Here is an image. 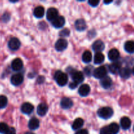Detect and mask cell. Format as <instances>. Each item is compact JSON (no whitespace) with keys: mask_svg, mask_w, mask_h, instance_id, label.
Wrapping results in <instances>:
<instances>
[{"mask_svg":"<svg viewBox=\"0 0 134 134\" xmlns=\"http://www.w3.org/2000/svg\"><path fill=\"white\" fill-rule=\"evenodd\" d=\"M54 79L58 85L60 86H65L68 81V77L66 73H63L60 71H58L56 72Z\"/></svg>","mask_w":134,"mask_h":134,"instance_id":"cell-1","label":"cell"},{"mask_svg":"<svg viewBox=\"0 0 134 134\" xmlns=\"http://www.w3.org/2000/svg\"><path fill=\"white\" fill-rule=\"evenodd\" d=\"M98 115L103 119H109L113 115V110L109 107H102L98 110Z\"/></svg>","mask_w":134,"mask_h":134,"instance_id":"cell-2","label":"cell"},{"mask_svg":"<svg viewBox=\"0 0 134 134\" xmlns=\"http://www.w3.org/2000/svg\"><path fill=\"white\" fill-rule=\"evenodd\" d=\"M70 74L71 76V78L73 79V81L74 83L77 84L78 85L79 84H81L83 82L84 75L81 71L73 70V69Z\"/></svg>","mask_w":134,"mask_h":134,"instance_id":"cell-3","label":"cell"},{"mask_svg":"<svg viewBox=\"0 0 134 134\" xmlns=\"http://www.w3.org/2000/svg\"><path fill=\"white\" fill-rule=\"evenodd\" d=\"M107 70L105 66H100L98 67V68L95 69L93 71V76L95 78L99 79H102V78L107 76Z\"/></svg>","mask_w":134,"mask_h":134,"instance_id":"cell-4","label":"cell"},{"mask_svg":"<svg viewBox=\"0 0 134 134\" xmlns=\"http://www.w3.org/2000/svg\"><path fill=\"white\" fill-rule=\"evenodd\" d=\"M68 43L65 39H59L58 40L56 41V44H55V48L57 51L58 52H62V51H64L65 49H66V48L68 47Z\"/></svg>","mask_w":134,"mask_h":134,"instance_id":"cell-5","label":"cell"},{"mask_svg":"<svg viewBox=\"0 0 134 134\" xmlns=\"http://www.w3.org/2000/svg\"><path fill=\"white\" fill-rule=\"evenodd\" d=\"M52 25L55 28H61L65 25V18L62 16H58L51 22Z\"/></svg>","mask_w":134,"mask_h":134,"instance_id":"cell-6","label":"cell"},{"mask_svg":"<svg viewBox=\"0 0 134 134\" xmlns=\"http://www.w3.org/2000/svg\"><path fill=\"white\" fill-rule=\"evenodd\" d=\"M20 41L16 37H13L8 42V47L12 51H16L20 47Z\"/></svg>","mask_w":134,"mask_h":134,"instance_id":"cell-7","label":"cell"},{"mask_svg":"<svg viewBox=\"0 0 134 134\" xmlns=\"http://www.w3.org/2000/svg\"><path fill=\"white\" fill-rule=\"evenodd\" d=\"M24 76L21 73H16L13 75L10 79V82L14 86H19L23 82Z\"/></svg>","mask_w":134,"mask_h":134,"instance_id":"cell-8","label":"cell"},{"mask_svg":"<svg viewBox=\"0 0 134 134\" xmlns=\"http://www.w3.org/2000/svg\"><path fill=\"white\" fill-rule=\"evenodd\" d=\"M57 16H58V11L57 9L53 7L48 9L47 12V18L48 20L52 22Z\"/></svg>","mask_w":134,"mask_h":134,"instance_id":"cell-9","label":"cell"},{"mask_svg":"<svg viewBox=\"0 0 134 134\" xmlns=\"http://www.w3.org/2000/svg\"><path fill=\"white\" fill-rule=\"evenodd\" d=\"M23 62L20 58H16L11 63V68L12 69L16 71L21 70L23 68Z\"/></svg>","mask_w":134,"mask_h":134,"instance_id":"cell-10","label":"cell"},{"mask_svg":"<svg viewBox=\"0 0 134 134\" xmlns=\"http://www.w3.org/2000/svg\"><path fill=\"white\" fill-rule=\"evenodd\" d=\"M105 48V44L102 40H97L93 43L92 49L96 52H101Z\"/></svg>","mask_w":134,"mask_h":134,"instance_id":"cell-11","label":"cell"},{"mask_svg":"<svg viewBox=\"0 0 134 134\" xmlns=\"http://www.w3.org/2000/svg\"><path fill=\"white\" fill-rule=\"evenodd\" d=\"M90 92V87L88 85L84 84L82 85L79 88V94L81 96H87Z\"/></svg>","mask_w":134,"mask_h":134,"instance_id":"cell-12","label":"cell"},{"mask_svg":"<svg viewBox=\"0 0 134 134\" xmlns=\"http://www.w3.org/2000/svg\"><path fill=\"white\" fill-rule=\"evenodd\" d=\"M34 109V107L33 105L30 103H24L21 106V111L24 114L26 115H30L33 112Z\"/></svg>","mask_w":134,"mask_h":134,"instance_id":"cell-13","label":"cell"},{"mask_svg":"<svg viewBox=\"0 0 134 134\" xmlns=\"http://www.w3.org/2000/svg\"><path fill=\"white\" fill-rule=\"evenodd\" d=\"M121 63L119 62H114L113 63L111 64L109 67V71L113 74H116L119 73V71L121 69Z\"/></svg>","mask_w":134,"mask_h":134,"instance_id":"cell-14","label":"cell"},{"mask_svg":"<svg viewBox=\"0 0 134 134\" xmlns=\"http://www.w3.org/2000/svg\"><path fill=\"white\" fill-rule=\"evenodd\" d=\"M120 57V52L116 48H113L110 50L108 53V58L111 61L115 62Z\"/></svg>","mask_w":134,"mask_h":134,"instance_id":"cell-15","label":"cell"},{"mask_svg":"<svg viewBox=\"0 0 134 134\" xmlns=\"http://www.w3.org/2000/svg\"><path fill=\"white\" fill-rule=\"evenodd\" d=\"M73 102L69 98H63L61 99V102H60V105L64 109H70L73 106Z\"/></svg>","mask_w":134,"mask_h":134,"instance_id":"cell-16","label":"cell"},{"mask_svg":"<svg viewBox=\"0 0 134 134\" xmlns=\"http://www.w3.org/2000/svg\"><path fill=\"white\" fill-rule=\"evenodd\" d=\"M48 107L47 106V104L45 103H40L39 105L37 106V113L38 115L41 116H43L47 113L48 112Z\"/></svg>","mask_w":134,"mask_h":134,"instance_id":"cell-17","label":"cell"},{"mask_svg":"<svg viewBox=\"0 0 134 134\" xmlns=\"http://www.w3.org/2000/svg\"><path fill=\"white\" fill-rule=\"evenodd\" d=\"M112 80L108 76H105V77L102 78L100 81L101 86L105 89H109L112 86Z\"/></svg>","mask_w":134,"mask_h":134,"instance_id":"cell-18","label":"cell"},{"mask_svg":"<svg viewBox=\"0 0 134 134\" xmlns=\"http://www.w3.org/2000/svg\"><path fill=\"white\" fill-rule=\"evenodd\" d=\"M75 28L77 31H82L86 29V24L83 19H78L75 23Z\"/></svg>","mask_w":134,"mask_h":134,"instance_id":"cell-19","label":"cell"},{"mask_svg":"<svg viewBox=\"0 0 134 134\" xmlns=\"http://www.w3.org/2000/svg\"><path fill=\"white\" fill-rule=\"evenodd\" d=\"M119 75L122 78L124 79H127L129 78L132 74V71L129 68H122L119 72Z\"/></svg>","mask_w":134,"mask_h":134,"instance_id":"cell-20","label":"cell"},{"mask_svg":"<svg viewBox=\"0 0 134 134\" xmlns=\"http://www.w3.org/2000/svg\"><path fill=\"white\" fill-rule=\"evenodd\" d=\"M39 125H40L39 120L36 118H32L30 119L28 122V128L31 130H35L38 129Z\"/></svg>","mask_w":134,"mask_h":134,"instance_id":"cell-21","label":"cell"},{"mask_svg":"<svg viewBox=\"0 0 134 134\" xmlns=\"http://www.w3.org/2000/svg\"><path fill=\"white\" fill-rule=\"evenodd\" d=\"M131 120L127 116H124L120 120V126L123 130H128L131 126Z\"/></svg>","mask_w":134,"mask_h":134,"instance_id":"cell-22","label":"cell"},{"mask_svg":"<svg viewBox=\"0 0 134 134\" xmlns=\"http://www.w3.org/2000/svg\"><path fill=\"white\" fill-rule=\"evenodd\" d=\"M34 14L36 18H41L44 15V9L42 6H38L34 9Z\"/></svg>","mask_w":134,"mask_h":134,"instance_id":"cell-23","label":"cell"},{"mask_svg":"<svg viewBox=\"0 0 134 134\" xmlns=\"http://www.w3.org/2000/svg\"><path fill=\"white\" fill-rule=\"evenodd\" d=\"M105 56L102 52H96L94 55V62L95 64H101L104 62Z\"/></svg>","mask_w":134,"mask_h":134,"instance_id":"cell-24","label":"cell"},{"mask_svg":"<svg viewBox=\"0 0 134 134\" xmlns=\"http://www.w3.org/2000/svg\"><path fill=\"white\" fill-rule=\"evenodd\" d=\"M83 125L84 120L82 119H81V118H78V119H75L73 122V124H72V128L74 130H77L82 128Z\"/></svg>","mask_w":134,"mask_h":134,"instance_id":"cell-25","label":"cell"},{"mask_svg":"<svg viewBox=\"0 0 134 134\" xmlns=\"http://www.w3.org/2000/svg\"><path fill=\"white\" fill-rule=\"evenodd\" d=\"M124 49L128 53H134V41H128L124 44Z\"/></svg>","mask_w":134,"mask_h":134,"instance_id":"cell-26","label":"cell"},{"mask_svg":"<svg viewBox=\"0 0 134 134\" xmlns=\"http://www.w3.org/2000/svg\"><path fill=\"white\" fill-rule=\"evenodd\" d=\"M92 60V55L90 51H85L82 56V60L83 62L88 64L90 63Z\"/></svg>","mask_w":134,"mask_h":134,"instance_id":"cell-27","label":"cell"},{"mask_svg":"<svg viewBox=\"0 0 134 134\" xmlns=\"http://www.w3.org/2000/svg\"><path fill=\"white\" fill-rule=\"evenodd\" d=\"M109 129L111 134H117L119 132V126L116 123H111L109 126H108Z\"/></svg>","mask_w":134,"mask_h":134,"instance_id":"cell-28","label":"cell"},{"mask_svg":"<svg viewBox=\"0 0 134 134\" xmlns=\"http://www.w3.org/2000/svg\"><path fill=\"white\" fill-rule=\"evenodd\" d=\"M8 103V99L5 96H0V109H4L6 107Z\"/></svg>","mask_w":134,"mask_h":134,"instance_id":"cell-29","label":"cell"},{"mask_svg":"<svg viewBox=\"0 0 134 134\" xmlns=\"http://www.w3.org/2000/svg\"><path fill=\"white\" fill-rule=\"evenodd\" d=\"M9 128V127L6 123L1 122L0 123V133L5 134V132L8 130Z\"/></svg>","mask_w":134,"mask_h":134,"instance_id":"cell-30","label":"cell"},{"mask_svg":"<svg viewBox=\"0 0 134 134\" xmlns=\"http://www.w3.org/2000/svg\"><path fill=\"white\" fill-rule=\"evenodd\" d=\"M59 34H60V36L64 37H68L70 35V31H69V29L65 28L64 29V30H62Z\"/></svg>","mask_w":134,"mask_h":134,"instance_id":"cell-31","label":"cell"},{"mask_svg":"<svg viewBox=\"0 0 134 134\" xmlns=\"http://www.w3.org/2000/svg\"><path fill=\"white\" fill-rule=\"evenodd\" d=\"M100 134H111L109 129L108 126L102 128L100 130Z\"/></svg>","mask_w":134,"mask_h":134,"instance_id":"cell-32","label":"cell"},{"mask_svg":"<svg viewBox=\"0 0 134 134\" xmlns=\"http://www.w3.org/2000/svg\"><path fill=\"white\" fill-rule=\"evenodd\" d=\"M99 3V1H98V0H90L88 1V4L92 7H96L98 5V4Z\"/></svg>","mask_w":134,"mask_h":134,"instance_id":"cell-33","label":"cell"},{"mask_svg":"<svg viewBox=\"0 0 134 134\" xmlns=\"http://www.w3.org/2000/svg\"><path fill=\"white\" fill-rule=\"evenodd\" d=\"M85 72L86 73V74L87 75L90 76L91 73H93L92 67V66L86 67V68L85 69Z\"/></svg>","mask_w":134,"mask_h":134,"instance_id":"cell-34","label":"cell"},{"mask_svg":"<svg viewBox=\"0 0 134 134\" xmlns=\"http://www.w3.org/2000/svg\"><path fill=\"white\" fill-rule=\"evenodd\" d=\"M5 134H16L15 129L14 128H13V127L9 128L8 130L5 132Z\"/></svg>","mask_w":134,"mask_h":134,"instance_id":"cell-35","label":"cell"},{"mask_svg":"<svg viewBox=\"0 0 134 134\" xmlns=\"http://www.w3.org/2000/svg\"><path fill=\"white\" fill-rule=\"evenodd\" d=\"M75 134H88V131L86 130L82 129L77 131L75 133Z\"/></svg>","mask_w":134,"mask_h":134,"instance_id":"cell-36","label":"cell"},{"mask_svg":"<svg viewBox=\"0 0 134 134\" xmlns=\"http://www.w3.org/2000/svg\"><path fill=\"white\" fill-rule=\"evenodd\" d=\"M78 86V85H77V84H75V83H74V82H71L70 84H69V88H71V89H75L76 88H77V86Z\"/></svg>","mask_w":134,"mask_h":134,"instance_id":"cell-37","label":"cell"},{"mask_svg":"<svg viewBox=\"0 0 134 134\" xmlns=\"http://www.w3.org/2000/svg\"><path fill=\"white\" fill-rule=\"evenodd\" d=\"M112 3V1H104L105 4H109V3Z\"/></svg>","mask_w":134,"mask_h":134,"instance_id":"cell-38","label":"cell"},{"mask_svg":"<svg viewBox=\"0 0 134 134\" xmlns=\"http://www.w3.org/2000/svg\"><path fill=\"white\" fill-rule=\"evenodd\" d=\"M25 134H35V133H34L33 132H26V133H25Z\"/></svg>","mask_w":134,"mask_h":134,"instance_id":"cell-39","label":"cell"},{"mask_svg":"<svg viewBox=\"0 0 134 134\" xmlns=\"http://www.w3.org/2000/svg\"><path fill=\"white\" fill-rule=\"evenodd\" d=\"M132 73H133V74L134 75V67H133V69H132Z\"/></svg>","mask_w":134,"mask_h":134,"instance_id":"cell-40","label":"cell"},{"mask_svg":"<svg viewBox=\"0 0 134 134\" xmlns=\"http://www.w3.org/2000/svg\"><path fill=\"white\" fill-rule=\"evenodd\" d=\"M133 130H134V127H133Z\"/></svg>","mask_w":134,"mask_h":134,"instance_id":"cell-41","label":"cell"}]
</instances>
